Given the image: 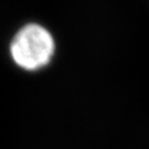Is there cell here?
I'll return each mask as SVG.
<instances>
[{"label":"cell","mask_w":149,"mask_h":149,"mask_svg":"<svg viewBox=\"0 0 149 149\" xmlns=\"http://www.w3.org/2000/svg\"><path fill=\"white\" fill-rule=\"evenodd\" d=\"M54 49V39L45 28L38 23H28L12 39L10 54L18 66L36 71L51 61Z\"/></svg>","instance_id":"cell-1"}]
</instances>
